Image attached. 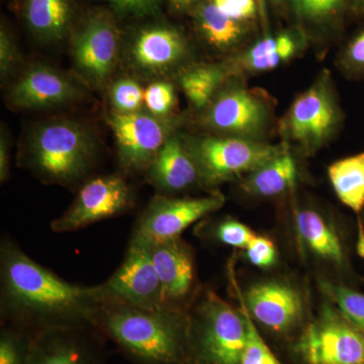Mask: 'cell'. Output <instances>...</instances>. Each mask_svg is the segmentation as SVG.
I'll return each instance as SVG.
<instances>
[{
    "label": "cell",
    "instance_id": "30",
    "mask_svg": "<svg viewBox=\"0 0 364 364\" xmlns=\"http://www.w3.org/2000/svg\"><path fill=\"white\" fill-rule=\"evenodd\" d=\"M240 306L247 326V338L241 364H282L263 340L245 306L241 303Z\"/></svg>",
    "mask_w": 364,
    "mask_h": 364
},
{
    "label": "cell",
    "instance_id": "16",
    "mask_svg": "<svg viewBox=\"0 0 364 364\" xmlns=\"http://www.w3.org/2000/svg\"><path fill=\"white\" fill-rule=\"evenodd\" d=\"M95 328H57L33 336L28 364H102Z\"/></svg>",
    "mask_w": 364,
    "mask_h": 364
},
{
    "label": "cell",
    "instance_id": "4",
    "mask_svg": "<svg viewBox=\"0 0 364 364\" xmlns=\"http://www.w3.org/2000/svg\"><path fill=\"white\" fill-rule=\"evenodd\" d=\"M247 326L236 310L217 294L208 291L191 316L193 360L200 364H241Z\"/></svg>",
    "mask_w": 364,
    "mask_h": 364
},
{
    "label": "cell",
    "instance_id": "6",
    "mask_svg": "<svg viewBox=\"0 0 364 364\" xmlns=\"http://www.w3.org/2000/svg\"><path fill=\"white\" fill-rule=\"evenodd\" d=\"M186 144L198 165L200 181L207 186L247 176L286 148L239 136H208Z\"/></svg>",
    "mask_w": 364,
    "mask_h": 364
},
{
    "label": "cell",
    "instance_id": "34",
    "mask_svg": "<svg viewBox=\"0 0 364 364\" xmlns=\"http://www.w3.org/2000/svg\"><path fill=\"white\" fill-rule=\"evenodd\" d=\"M248 260L255 267L260 268L272 267L277 261V248L269 238L256 235L255 238L245 249Z\"/></svg>",
    "mask_w": 364,
    "mask_h": 364
},
{
    "label": "cell",
    "instance_id": "7",
    "mask_svg": "<svg viewBox=\"0 0 364 364\" xmlns=\"http://www.w3.org/2000/svg\"><path fill=\"white\" fill-rule=\"evenodd\" d=\"M90 291L98 304H119L144 309L165 306L149 246L138 239H131L123 262L112 277L102 284L90 287Z\"/></svg>",
    "mask_w": 364,
    "mask_h": 364
},
{
    "label": "cell",
    "instance_id": "24",
    "mask_svg": "<svg viewBox=\"0 0 364 364\" xmlns=\"http://www.w3.org/2000/svg\"><path fill=\"white\" fill-rule=\"evenodd\" d=\"M299 47V36L293 31L268 33L239 57L236 66L248 72L272 70L294 57Z\"/></svg>",
    "mask_w": 364,
    "mask_h": 364
},
{
    "label": "cell",
    "instance_id": "15",
    "mask_svg": "<svg viewBox=\"0 0 364 364\" xmlns=\"http://www.w3.org/2000/svg\"><path fill=\"white\" fill-rule=\"evenodd\" d=\"M146 243L161 284L164 306L186 311L184 304L191 299L196 286L193 250L181 237Z\"/></svg>",
    "mask_w": 364,
    "mask_h": 364
},
{
    "label": "cell",
    "instance_id": "3",
    "mask_svg": "<svg viewBox=\"0 0 364 364\" xmlns=\"http://www.w3.org/2000/svg\"><path fill=\"white\" fill-rule=\"evenodd\" d=\"M95 143L85 127L69 119L41 124L26 145L28 169L45 183L72 186L90 172Z\"/></svg>",
    "mask_w": 364,
    "mask_h": 364
},
{
    "label": "cell",
    "instance_id": "38",
    "mask_svg": "<svg viewBox=\"0 0 364 364\" xmlns=\"http://www.w3.org/2000/svg\"><path fill=\"white\" fill-rule=\"evenodd\" d=\"M345 64L353 71H364V28L347 46Z\"/></svg>",
    "mask_w": 364,
    "mask_h": 364
},
{
    "label": "cell",
    "instance_id": "41",
    "mask_svg": "<svg viewBox=\"0 0 364 364\" xmlns=\"http://www.w3.org/2000/svg\"><path fill=\"white\" fill-rule=\"evenodd\" d=\"M258 11H259V18L264 35H268V21H267V0H257Z\"/></svg>",
    "mask_w": 364,
    "mask_h": 364
},
{
    "label": "cell",
    "instance_id": "31",
    "mask_svg": "<svg viewBox=\"0 0 364 364\" xmlns=\"http://www.w3.org/2000/svg\"><path fill=\"white\" fill-rule=\"evenodd\" d=\"M145 90L133 78H122L112 85L109 97L114 111L119 114L139 112L144 105Z\"/></svg>",
    "mask_w": 364,
    "mask_h": 364
},
{
    "label": "cell",
    "instance_id": "32",
    "mask_svg": "<svg viewBox=\"0 0 364 364\" xmlns=\"http://www.w3.org/2000/svg\"><path fill=\"white\" fill-rule=\"evenodd\" d=\"M144 105L153 116L166 117L176 105L173 86L163 81L152 83L145 90Z\"/></svg>",
    "mask_w": 364,
    "mask_h": 364
},
{
    "label": "cell",
    "instance_id": "13",
    "mask_svg": "<svg viewBox=\"0 0 364 364\" xmlns=\"http://www.w3.org/2000/svg\"><path fill=\"white\" fill-rule=\"evenodd\" d=\"M339 123V111L328 78L299 95L289 109L284 130L289 140L314 151L329 140Z\"/></svg>",
    "mask_w": 364,
    "mask_h": 364
},
{
    "label": "cell",
    "instance_id": "5",
    "mask_svg": "<svg viewBox=\"0 0 364 364\" xmlns=\"http://www.w3.org/2000/svg\"><path fill=\"white\" fill-rule=\"evenodd\" d=\"M291 352L299 364H364V331L326 304L299 333Z\"/></svg>",
    "mask_w": 364,
    "mask_h": 364
},
{
    "label": "cell",
    "instance_id": "35",
    "mask_svg": "<svg viewBox=\"0 0 364 364\" xmlns=\"http://www.w3.org/2000/svg\"><path fill=\"white\" fill-rule=\"evenodd\" d=\"M223 14L234 20L249 21L259 18L257 0H210Z\"/></svg>",
    "mask_w": 364,
    "mask_h": 364
},
{
    "label": "cell",
    "instance_id": "22",
    "mask_svg": "<svg viewBox=\"0 0 364 364\" xmlns=\"http://www.w3.org/2000/svg\"><path fill=\"white\" fill-rule=\"evenodd\" d=\"M296 179L298 166L286 147L277 156L244 176L241 186L249 195L272 198L294 188Z\"/></svg>",
    "mask_w": 364,
    "mask_h": 364
},
{
    "label": "cell",
    "instance_id": "18",
    "mask_svg": "<svg viewBox=\"0 0 364 364\" xmlns=\"http://www.w3.org/2000/svg\"><path fill=\"white\" fill-rule=\"evenodd\" d=\"M188 52V42L173 26L157 25L139 31L132 42V63L147 73H162L178 65Z\"/></svg>",
    "mask_w": 364,
    "mask_h": 364
},
{
    "label": "cell",
    "instance_id": "45",
    "mask_svg": "<svg viewBox=\"0 0 364 364\" xmlns=\"http://www.w3.org/2000/svg\"><path fill=\"white\" fill-rule=\"evenodd\" d=\"M363 225H364V215H363Z\"/></svg>",
    "mask_w": 364,
    "mask_h": 364
},
{
    "label": "cell",
    "instance_id": "25",
    "mask_svg": "<svg viewBox=\"0 0 364 364\" xmlns=\"http://www.w3.org/2000/svg\"><path fill=\"white\" fill-rule=\"evenodd\" d=\"M26 18L43 39H61L70 23V4L68 0H26Z\"/></svg>",
    "mask_w": 364,
    "mask_h": 364
},
{
    "label": "cell",
    "instance_id": "2",
    "mask_svg": "<svg viewBox=\"0 0 364 364\" xmlns=\"http://www.w3.org/2000/svg\"><path fill=\"white\" fill-rule=\"evenodd\" d=\"M95 329L136 364L195 363L186 311L100 304Z\"/></svg>",
    "mask_w": 364,
    "mask_h": 364
},
{
    "label": "cell",
    "instance_id": "27",
    "mask_svg": "<svg viewBox=\"0 0 364 364\" xmlns=\"http://www.w3.org/2000/svg\"><path fill=\"white\" fill-rule=\"evenodd\" d=\"M301 23L324 26L338 23L348 11L351 0H287Z\"/></svg>",
    "mask_w": 364,
    "mask_h": 364
},
{
    "label": "cell",
    "instance_id": "14",
    "mask_svg": "<svg viewBox=\"0 0 364 364\" xmlns=\"http://www.w3.org/2000/svg\"><path fill=\"white\" fill-rule=\"evenodd\" d=\"M208 128L231 136L253 139L269 123V105L256 91L233 86L222 90L205 107Z\"/></svg>",
    "mask_w": 364,
    "mask_h": 364
},
{
    "label": "cell",
    "instance_id": "36",
    "mask_svg": "<svg viewBox=\"0 0 364 364\" xmlns=\"http://www.w3.org/2000/svg\"><path fill=\"white\" fill-rule=\"evenodd\" d=\"M18 50L6 28L0 32V74L6 79L18 63Z\"/></svg>",
    "mask_w": 364,
    "mask_h": 364
},
{
    "label": "cell",
    "instance_id": "17",
    "mask_svg": "<svg viewBox=\"0 0 364 364\" xmlns=\"http://www.w3.org/2000/svg\"><path fill=\"white\" fill-rule=\"evenodd\" d=\"M73 81L56 69L36 65L21 74L9 90V102L21 109H48L75 100Z\"/></svg>",
    "mask_w": 364,
    "mask_h": 364
},
{
    "label": "cell",
    "instance_id": "20",
    "mask_svg": "<svg viewBox=\"0 0 364 364\" xmlns=\"http://www.w3.org/2000/svg\"><path fill=\"white\" fill-rule=\"evenodd\" d=\"M294 227L306 251L333 267H347L348 256L341 236L324 215L313 208H303L294 213Z\"/></svg>",
    "mask_w": 364,
    "mask_h": 364
},
{
    "label": "cell",
    "instance_id": "39",
    "mask_svg": "<svg viewBox=\"0 0 364 364\" xmlns=\"http://www.w3.org/2000/svg\"><path fill=\"white\" fill-rule=\"evenodd\" d=\"M9 177V150L6 136L0 139V181L2 183Z\"/></svg>",
    "mask_w": 364,
    "mask_h": 364
},
{
    "label": "cell",
    "instance_id": "28",
    "mask_svg": "<svg viewBox=\"0 0 364 364\" xmlns=\"http://www.w3.org/2000/svg\"><path fill=\"white\" fill-rule=\"evenodd\" d=\"M322 293L345 317L364 331V294L329 280H318Z\"/></svg>",
    "mask_w": 364,
    "mask_h": 364
},
{
    "label": "cell",
    "instance_id": "40",
    "mask_svg": "<svg viewBox=\"0 0 364 364\" xmlns=\"http://www.w3.org/2000/svg\"><path fill=\"white\" fill-rule=\"evenodd\" d=\"M170 4L174 9L178 11H188V9H195L203 0H169Z\"/></svg>",
    "mask_w": 364,
    "mask_h": 364
},
{
    "label": "cell",
    "instance_id": "21",
    "mask_svg": "<svg viewBox=\"0 0 364 364\" xmlns=\"http://www.w3.org/2000/svg\"><path fill=\"white\" fill-rule=\"evenodd\" d=\"M328 176L340 202L358 215V251L364 257V152L333 163Z\"/></svg>",
    "mask_w": 364,
    "mask_h": 364
},
{
    "label": "cell",
    "instance_id": "12",
    "mask_svg": "<svg viewBox=\"0 0 364 364\" xmlns=\"http://www.w3.org/2000/svg\"><path fill=\"white\" fill-rule=\"evenodd\" d=\"M107 122L116 139L119 162L128 171H147L172 136L171 124L165 117L150 112H114Z\"/></svg>",
    "mask_w": 364,
    "mask_h": 364
},
{
    "label": "cell",
    "instance_id": "9",
    "mask_svg": "<svg viewBox=\"0 0 364 364\" xmlns=\"http://www.w3.org/2000/svg\"><path fill=\"white\" fill-rule=\"evenodd\" d=\"M224 203L221 193L200 198L157 195L136 221L132 238L150 243L181 237L184 230L219 210Z\"/></svg>",
    "mask_w": 364,
    "mask_h": 364
},
{
    "label": "cell",
    "instance_id": "1",
    "mask_svg": "<svg viewBox=\"0 0 364 364\" xmlns=\"http://www.w3.org/2000/svg\"><path fill=\"white\" fill-rule=\"evenodd\" d=\"M98 306L90 287L66 282L36 262L13 239L1 241L2 325L32 334L57 328H95Z\"/></svg>",
    "mask_w": 364,
    "mask_h": 364
},
{
    "label": "cell",
    "instance_id": "19",
    "mask_svg": "<svg viewBox=\"0 0 364 364\" xmlns=\"http://www.w3.org/2000/svg\"><path fill=\"white\" fill-rule=\"evenodd\" d=\"M148 181L165 193H181L200 181L198 165L188 144L172 135L146 171Z\"/></svg>",
    "mask_w": 364,
    "mask_h": 364
},
{
    "label": "cell",
    "instance_id": "29",
    "mask_svg": "<svg viewBox=\"0 0 364 364\" xmlns=\"http://www.w3.org/2000/svg\"><path fill=\"white\" fill-rule=\"evenodd\" d=\"M35 334L4 325L0 333V364H28Z\"/></svg>",
    "mask_w": 364,
    "mask_h": 364
},
{
    "label": "cell",
    "instance_id": "33",
    "mask_svg": "<svg viewBox=\"0 0 364 364\" xmlns=\"http://www.w3.org/2000/svg\"><path fill=\"white\" fill-rule=\"evenodd\" d=\"M214 235L222 244L245 250L257 234L243 223L228 219L215 226Z\"/></svg>",
    "mask_w": 364,
    "mask_h": 364
},
{
    "label": "cell",
    "instance_id": "43",
    "mask_svg": "<svg viewBox=\"0 0 364 364\" xmlns=\"http://www.w3.org/2000/svg\"><path fill=\"white\" fill-rule=\"evenodd\" d=\"M267 1H269L274 6H282V4H286L287 0H267Z\"/></svg>",
    "mask_w": 364,
    "mask_h": 364
},
{
    "label": "cell",
    "instance_id": "44",
    "mask_svg": "<svg viewBox=\"0 0 364 364\" xmlns=\"http://www.w3.org/2000/svg\"><path fill=\"white\" fill-rule=\"evenodd\" d=\"M193 364H200V363H196V361H195V363H193Z\"/></svg>",
    "mask_w": 364,
    "mask_h": 364
},
{
    "label": "cell",
    "instance_id": "26",
    "mask_svg": "<svg viewBox=\"0 0 364 364\" xmlns=\"http://www.w3.org/2000/svg\"><path fill=\"white\" fill-rule=\"evenodd\" d=\"M223 66L203 65L193 67L182 73L179 82L191 104L198 109H205L215 95L228 75Z\"/></svg>",
    "mask_w": 364,
    "mask_h": 364
},
{
    "label": "cell",
    "instance_id": "23",
    "mask_svg": "<svg viewBox=\"0 0 364 364\" xmlns=\"http://www.w3.org/2000/svg\"><path fill=\"white\" fill-rule=\"evenodd\" d=\"M193 18L203 39L220 50L231 49L238 45L249 31L248 23L223 14L210 0H203L193 9Z\"/></svg>",
    "mask_w": 364,
    "mask_h": 364
},
{
    "label": "cell",
    "instance_id": "8",
    "mask_svg": "<svg viewBox=\"0 0 364 364\" xmlns=\"http://www.w3.org/2000/svg\"><path fill=\"white\" fill-rule=\"evenodd\" d=\"M133 203V193L123 177L116 174L95 177L81 186L68 210L52 222V231H79L128 212Z\"/></svg>",
    "mask_w": 364,
    "mask_h": 364
},
{
    "label": "cell",
    "instance_id": "37",
    "mask_svg": "<svg viewBox=\"0 0 364 364\" xmlns=\"http://www.w3.org/2000/svg\"><path fill=\"white\" fill-rule=\"evenodd\" d=\"M117 11L134 16H147L156 13L160 0H107Z\"/></svg>",
    "mask_w": 364,
    "mask_h": 364
},
{
    "label": "cell",
    "instance_id": "11",
    "mask_svg": "<svg viewBox=\"0 0 364 364\" xmlns=\"http://www.w3.org/2000/svg\"><path fill=\"white\" fill-rule=\"evenodd\" d=\"M237 294L251 318L273 334L289 337L303 329L305 301L301 291L289 282L264 280Z\"/></svg>",
    "mask_w": 364,
    "mask_h": 364
},
{
    "label": "cell",
    "instance_id": "10",
    "mask_svg": "<svg viewBox=\"0 0 364 364\" xmlns=\"http://www.w3.org/2000/svg\"><path fill=\"white\" fill-rule=\"evenodd\" d=\"M121 35L107 13L91 14L72 41V56L78 73L93 86H102L116 70Z\"/></svg>",
    "mask_w": 364,
    "mask_h": 364
},
{
    "label": "cell",
    "instance_id": "42",
    "mask_svg": "<svg viewBox=\"0 0 364 364\" xmlns=\"http://www.w3.org/2000/svg\"><path fill=\"white\" fill-rule=\"evenodd\" d=\"M349 13L355 16H364V0H351Z\"/></svg>",
    "mask_w": 364,
    "mask_h": 364
}]
</instances>
